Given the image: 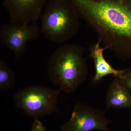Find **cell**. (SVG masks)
<instances>
[{
    "instance_id": "obj_6",
    "label": "cell",
    "mask_w": 131,
    "mask_h": 131,
    "mask_svg": "<svg viewBox=\"0 0 131 131\" xmlns=\"http://www.w3.org/2000/svg\"><path fill=\"white\" fill-rule=\"evenodd\" d=\"M40 32L36 22L25 24L9 21L1 26L0 42L19 58L25 52L28 42L36 40Z\"/></svg>"
},
{
    "instance_id": "obj_5",
    "label": "cell",
    "mask_w": 131,
    "mask_h": 131,
    "mask_svg": "<svg viewBox=\"0 0 131 131\" xmlns=\"http://www.w3.org/2000/svg\"><path fill=\"white\" fill-rule=\"evenodd\" d=\"M104 110L83 103L73 107L70 118L60 127L61 131H112Z\"/></svg>"
},
{
    "instance_id": "obj_8",
    "label": "cell",
    "mask_w": 131,
    "mask_h": 131,
    "mask_svg": "<svg viewBox=\"0 0 131 131\" xmlns=\"http://www.w3.org/2000/svg\"><path fill=\"white\" fill-rule=\"evenodd\" d=\"M130 90L118 77L114 79L108 87L106 96L107 108H129L131 110Z\"/></svg>"
},
{
    "instance_id": "obj_2",
    "label": "cell",
    "mask_w": 131,
    "mask_h": 131,
    "mask_svg": "<svg viewBox=\"0 0 131 131\" xmlns=\"http://www.w3.org/2000/svg\"><path fill=\"white\" fill-rule=\"evenodd\" d=\"M84 53L79 45L64 43L52 53L48 63V77L60 91L72 93L86 80L88 69Z\"/></svg>"
},
{
    "instance_id": "obj_9",
    "label": "cell",
    "mask_w": 131,
    "mask_h": 131,
    "mask_svg": "<svg viewBox=\"0 0 131 131\" xmlns=\"http://www.w3.org/2000/svg\"><path fill=\"white\" fill-rule=\"evenodd\" d=\"M100 40L98 39L92 46L90 50V57L93 58L94 65L95 73L93 78V81L98 82L103 78L110 75L118 77L124 73V70L116 69L106 60L104 56V51L105 47L101 46Z\"/></svg>"
},
{
    "instance_id": "obj_10",
    "label": "cell",
    "mask_w": 131,
    "mask_h": 131,
    "mask_svg": "<svg viewBox=\"0 0 131 131\" xmlns=\"http://www.w3.org/2000/svg\"><path fill=\"white\" fill-rule=\"evenodd\" d=\"M15 75L13 71L3 60L0 61V90L5 91L10 89L15 82Z\"/></svg>"
},
{
    "instance_id": "obj_12",
    "label": "cell",
    "mask_w": 131,
    "mask_h": 131,
    "mask_svg": "<svg viewBox=\"0 0 131 131\" xmlns=\"http://www.w3.org/2000/svg\"><path fill=\"white\" fill-rule=\"evenodd\" d=\"M44 125L39 119H35L31 127V131H46Z\"/></svg>"
},
{
    "instance_id": "obj_7",
    "label": "cell",
    "mask_w": 131,
    "mask_h": 131,
    "mask_svg": "<svg viewBox=\"0 0 131 131\" xmlns=\"http://www.w3.org/2000/svg\"><path fill=\"white\" fill-rule=\"evenodd\" d=\"M49 0H3L10 21L27 24L36 22L40 18Z\"/></svg>"
},
{
    "instance_id": "obj_4",
    "label": "cell",
    "mask_w": 131,
    "mask_h": 131,
    "mask_svg": "<svg viewBox=\"0 0 131 131\" xmlns=\"http://www.w3.org/2000/svg\"><path fill=\"white\" fill-rule=\"evenodd\" d=\"M61 91L45 86H30L20 89L14 95L16 107L26 115L39 119L57 110L59 94Z\"/></svg>"
},
{
    "instance_id": "obj_1",
    "label": "cell",
    "mask_w": 131,
    "mask_h": 131,
    "mask_svg": "<svg viewBox=\"0 0 131 131\" xmlns=\"http://www.w3.org/2000/svg\"><path fill=\"white\" fill-rule=\"evenodd\" d=\"M106 49L131 59V0H69Z\"/></svg>"
},
{
    "instance_id": "obj_3",
    "label": "cell",
    "mask_w": 131,
    "mask_h": 131,
    "mask_svg": "<svg viewBox=\"0 0 131 131\" xmlns=\"http://www.w3.org/2000/svg\"><path fill=\"white\" fill-rule=\"evenodd\" d=\"M40 18V32L54 43H65L80 29L81 18L69 0H49Z\"/></svg>"
},
{
    "instance_id": "obj_11",
    "label": "cell",
    "mask_w": 131,
    "mask_h": 131,
    "mask_svg": "<svg viewBox=\"0 0 131 131\" xmlns=\"http://www.w3.org/2000/svg\"><path fill=\"white\" fill-rule=\"evenodd\" d=\"M118 77L123 84L131 90V68L125 69L124 73Z\"/></svg>"
}]
</instances>
